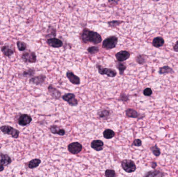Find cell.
Segmentation results:
<instances>
[{
  "instance_id": "cell-1",
  "label": "cell",
  "mask_w": 178,
  "mask_h": 177,
  "mask_svg": "<svg viewBox=\"0 0 178 177\" xmlns=\"http://www.w3.org/2000/svg\"><path fill=\"white\" fill-rule=\"evenodd\" d=\"M81 39L85 43H91L98 44L102 42V36L96 32L91 31L88 28H84L80 33Z\"/></svg>"
},
{
  "instance_id": "cell-2",
  "label": "cell",
  "mask_w": 178,
  "mask_h": 177,
  "mask_svg": "<svg viewBox=\"0 0 178 177\" xmlns=\"http://www.w3.org/2000/svg\"><path fill=\"white\" fill-rule=\"evenodd\" d=\"M118 41V38L116 36H110L104 40L102 44V47L106 50H112L116 47Z\"/></svg>"
},
{
  "instance_id": "cell-3",
  "label": "cell",
  "mask_w": 178,
  "mask_h": 177,
  "mask_svg": "<svg viewBox=\"0 0 178 177\" xmlns=\"http://www.w3.org/2000/svg\"><path fill=\"white\" fill-rule=\"evenodd\" d=\"M0 130L5 135H11L12 138L17 139L19 136L20 131L9 125H3L0 127Z\"/></svg>"
},
{
  "instance_id": "cell-4",
  "label": "cell",
  "mask_w": 178,
  "mask_h": 177,
  "mask_svg": "<svg viewBox=\"0 0 178 177\" xmlns=\"http://www.w3.org/2000/svg\"><path fill=\"white\" fill-rule=\"evenodd\" d=\"M122 167L126 172L132 173L136 170L137 166L133 160L125 159L122 162Z\"/></svg>"
},
{
  "instance_id": "cell-5",
  "label": "cell",
  "mask_w": 178,
  "mask_h": 177,
  "mask_svg": "<svg viewBox=\"0 0 178 177\" xmlns=\"http://www.w3.org/2000/svg\"><path fill=\"white\" fill-rule=\"evenodd\" d=\"M21 58L25 63H35L37 61V56L35 52L28 51L25 52L21 56Z\"/></svg>"
},
{
  "instance_id": "cell-6",
  "label": "cell",
  "mask_w": 178,
  "mask_h": 177,
  "mask_svg": "<svg viewBox=\"0 0 178 177\" xmlns=\"http://www.w3.org/2000/svg\"><path fill=\"white\" fill-rule=\"evenodd\" d=\"M96 67L98 69V73L101 75H106L110 77H114L117 75L116 71L110 68H104L100 65H96Z\"/></svg>"
},
{
  "instance_id": "cell-7",
  "label": "cell",
  "mask_w": 178,
  "mask_h": 177,
  "mask_svg": "<svg viewBox=\"0 0 178 177\" xmlns=\"http://www.w3.org/2000/svg\"><path fill=\"white\" fill-rule=\"evenodd\" d=\"M12 162L11 157L6 154H0V172L4 170L5 166L11 164Z\"/></svg>"
},
{
  "instance_id": "cell-8",
  "label": "cell",
  "mask_w": 178,
  "mask_h": 177,
  "mask_svg": "<svg viewBox=\"0 0 178 177\" xmlns=\"http://www.w3.org/2000/svg\"><path fill=\"white\" fill-rule=\"evenodd\" d=\"M69 152L72 154H77L82 150V145L79 142H72L68 145Z\"/></svg>"
},
{
  "instance_id": "cell-9",
  "label": "cell",
  "mask_w": 178,
  "mask_h": 177,
  "mask_svg": "<svg viewBox=\"0 0 178 177\" xmlns=\"http://www.w3.org/2000/svg\"><path fill=\"white\" fill-rule=\"evenodd\" d=\"M62 99L68 103L70 106H77L78 104V100L76 98V96L74 94L67 93L62 96Z\"/></svg>"
},
{
  "instance_id": "cell-10",
  "label": "cell",
  "mask_w": 178,
  "mask_h": 177,
  "mask_svg": "<svg viewBox=\"0 0 178 177\" xmlns=\"http://www.w3.org/2000/svg\"><path fill=\"white\" fill-rule=\"evenodd\" d=\"M33 120L31 116L27 114H21L18 119V123L20 126H25L31 122Z\"/></svg>"
},
{
  "instance_id": "cell-11",
  "label": "cell",
  "mask_w": 178,
  "mask_h": 177,
  "mask_svg": "<svg viewBox=\"0 0 178 177\" xmlns=\"http://www.w3.org/2000/svg\"><path fill=\"white\" fill-rule=\"evenodd\" d=\"M46 76L44 74H41L36 77H32L29 80V82L36 85H42L44 83Z\"/></svg>"
},
{
  "instance_id": "cell-12",
  "label": "cell",
  "mask_w": 178,
  "mask_h": 177,
  "mask_svg": "<svg viewBox=\"0 0 178 177\" xmlns=\"http://www.w3.org/2000/svg\"><path fill=\"white\" fill-rule=\"evenodd\" d=\"M130 53L126 50H122L116 54V58L118 61L122 62L129 58Z\"/></svg>"
},
{
  "instance_id": "cell-13",
  "label": "cell",
  "mask_w": 178,
  "mask_h": 177,
  "mask_svg": "<svg viewBox=\"0 0 178 177\" xmlns=\"http://www.w3.org/2000/svg\"><path fill=\"white\" fill-rule=\"evenodd\" d=\"M47 43L50 46L54 48H59L62 47L63 45L60 40L55 38H48L47 40Z\"/></svg>"
},
{
  "instance_id": "cell-14",
  "label": "cell",
  "mask_w": 178,
  "mask_h": 177,
  "mask_svg": "<svg viewBox=\"0 0 178 177\" xmlns=\"http://www.w3.org/2000/svg\"><path fill=\"white\" fill-rule=\"evenodd\" d=\"M66 77L68 79L69 81L74 85H79L80 84V79L79 77L76 75L74 72L71 71H67L66 73Z\"/></svg>"
},
{
  "instance_id": "cell-15",
  "label": "cell",
  "mask_w": 178,
  "mask_h": 177,
  "mask_svg": "<svg viewBox=\"0 0 178 177\" xmlns=\"http://www.w3.org/2000/svg\"><path fill=\"white\" fill-rule=\"evenodd\" d=\"M48 91L50 96L54 99H58L61 96L60 92L52 85H50L48 87Z\"/></svg>"
},
{
  "instance_id": "cell-16",
  "label": "cell",
  "mask_w": 178,
  "mask_h": 177,
  "mask_svg": "<svg viewBox=\"0 0 178 177\" xmlns=\"http://www.w3.org/2000/svg\"><path fill=\"white\" fill-rule=\"evenodd\" d=\"M104 142L100 140H93L91 143V148L96 151H101L103 149Z\"/></svg>"
},
{
  "instance_id": "cell-17",
  "label": "cell",
  "mask_w": 178,
  "mask_h": 177,
  "mask_svg": "<svg viewBox=\"0 0 178 177\" xmlns=\"http://www.w3.org/2000/svg\"><path fill=\"white\" fill-rule=\"evenodd\" d=\"M50 131L52 133L56 134L59 136H64L65 134V130L56 125L50 126Z\"/></svg>"
},
{
  "instance_id": "cell-18",
  "label": "cell",
  "mask_w": 178,
  "mask_h": 177,
  "mask_svg": "<svg viewBox=\"0 0 178 177\" xmlns=\"http://www.w3.org/2000/svg\"><path fill=\"white\" fill-rule=\"evenodd\" d=\"M1 51L3 55L7 57H11L14 53V50L9 45L3 46L1 47Z\"/></svg>"
},
{
  "instance_id": "cell-19",
  "label": "cell",
  "mask_w": 178,
  "mask_h": 177,
  "mask_svg": "<svg viewBox=\"0 0 178 177\" xmlns=\"http://www.w3.org/2000/svg\"><path fill=\"white\" fill-rule=\"evenodd\" d=\"M164 40L163 38L158 36L156 37L155 38H154L153 42H152V44L156 48H159V47H161L162 46H163L164 44Z\"/></svg>"
},
{
  "instance_id": "cell-20",
  "label": "cell",
  "mask_w": 178,
  "mask_h": 177,
  "mask_svg": "<svg viewBox=\"0 0 178 177\" xmlns=\"http://www.w3.org/2000/svg\"><path fill=\"white\" fill-rule=\"evenodd\" d=\"M145 177H163L165 174L162 171L157 170H154L153 171H150L147 172L145 175Z\"/></svg>"
},
{
  "instance_id": "cell-21",
  "label": "cell",
  "mask_w": 178,
  "mask_h": 177,
  "mask_svg": "<svg viewBox=\"0 0 178 177\" xmlns=\"http://www.w3.org/2000/svg\"><path fill=\"white\" fill-rule=\"evenodd\" d=\"M126 114L129 118H138L139 116L138 112L132 109H128L126 111Z\"/></svg>"
},
{
  "instance_id": "cell-22",
  "label": "cell",
  "mask_w": 178,
  "mask_h": 177,
  "mask_svg": "<svg viewBox=\"0 0 178 177\" xmlns=\"http://www.w3.org/2000/svg\"><path fill=\"white\" fill-rule=\"evenodd\" d=\"M41 159H32L28 162V167L30 169H34V168L38 167L39 165L41 164Z\"/></svg>"
},
{
  "instance_id": "cell-23",
  "label": "cell",
  "mask_w": 178,
  "mask_h": 177,
  "mask_svg": "<svg viewBox=\"0 0 178 177\" xmlns=\"http://www.w3.org/2000/svg\"><path fill=\"white\" fill-rule=\"evenodd\" d=\"M173 72L174 71L172 68L169 67V66L167 65L159 68L158 71V73L160 74H169Z\"/></svg>"
},
{
  "instance_id": "cell-24",
  "label": "cell",
  "mask_w": 178,
  "mask_h": 177,
  "mask_svg": "<svg viewBox=\"0 0 178 177\" xmlns=\"http://www.w3.org/2000/svg\"><path fill=\"white\" fill-rule=\"evenodd\" d=\"M35 74V70L34 68H29L23 72L22 75L25 77H32Z\"/></svg>"
},
{
  "instance_id": "cell-25",
  "label": "cell",
  "mask_w": 178,
  "mask_h": 177,
  "mask_svg": "<svg viewBox=\"0 0 178 177\" xmlns=\"http://www.w3.org/2000/svg\"><path fill=\"white\" fill-rule=\"evenodd\" d=\"M115 132L113 130L110 129H107L105 130L103 132V136L105 139H112L115 136Z\"/></svg>"
},
{
  "instance_id": "cell-26",
  "label": "cell",
  "mask_w": 178,
  "mask_h": 177,
  "mask_svg": "<svg viewBox=\"0 0 178 177\" xmlns=\"http://www.w3.org/2000/svg\"><path fill=\"white\" fill-rule=\"evenodd\" d=\"M98 115L101 118L103 119H107L110 115V111L107 110H102L98 111Z\"/></svg>"
},
{
  "instance_id": "cell-27",
  "label": "cell",
  "mask_w": 178,
  "mask_h": 177,
  "mask_svg": "<svg viewBox=\"0 0 178 177\" xmlns=\"http://www.w3.org/2000/svg\"><path fill=\"white\" fill-rule=\"evenodd\" d=\"M116 68H117L119 71V73L120 75H122L124 73L127 67L125 65V64H124L123 63L118 61L116 63Z\"/></svg>"
},
{
  "instance_id": "cell-28",
  "label": "cell",
  "mask_w": 178,
  "mask_h": 177,
  "mask_svg": "<svg viewBox=\"0 0 178 177\" xmlns=\"http://www.w3.org/2000/svg\"><path fill=\"white\" fill-rule=\"evenodd\" d=\"M17 46L18 48V50L20 52H23L26 50L27 48V44L24 42L18 41L17 42Z\"/></svg>"
},
{
  "instance_id": "cell-29",
  "label": "cell",
  "mask_w": 178,
  "mask_h": 177,
  "mask_svg": "<svg viewBox=\"0 0 178 177\" xmlns=\"http://www.w3.org/2000/svg\"><path fill=\"white\" fill-rule=\"evenodd\" d=\"M135 60L136 61L139 65H143L146 61V56L144 55H140L137 56Z\"/></svg>"
},
{
  "instance_id": "cell-30",
  "label": "cell",
  "mask_w": 178,
  "mask_h": 177,
  "mask_svg": "<svg viewBox=\"0 0 178 177\" xmlns=\"http://www.w3.org/2000/svg\"><path fill=\"white\" fill-rule=\"evenodd\" d=\"M151 151L153 154L154 155L155 157H158L161 154L160 150L158 148L157 145H155L154 146H153L151 148Z\"/></svg>"
},
{
  "instance_id": "cell-31",
  "label": "cell",
  "mask_w": 178,
  "mask_h": 177,
  "mask_svg": "<svg viewBox=\"0 0 178 177\" xmlns=\"http://www.w3.org/2000/svg\"><path fill=\"white\" fill-rule=\"evenodd\" d=\"M56 31L53 27H49L48 29L47 36L48 37H51V38H54L56 35Z\"/></svg>"
},
{
  "instance_id": "cell-32",
  "label": "cell",
  "mask_w": 178,
  "mask_h": 177,
  "mask_svg": "<svg viewBox=\"0 0 178 177\" xmlns=\"http://www.w3.org/2000/svg\"><path fill=\"white\" fill-rule=\"evenodd\" d=\"M123 22H124L123 21L113 20L109 21L108 22V24L109 25V27H112V28H116Z\"/></svg>"
},
{
  "instance_id": "cell-33",
  "label": "cell",
  "mask_w": 178,
  "mask_h": 177,
  "mask_svg": "<svg viewBox=\"0 0 178 177\" xmlns=\"http://www.w3.org/2000/svg\"><path fill=\"white\" fill-rule=\"evenodd\" d=\"M105 176L106 177H114L116 176V172L112 169H107L105 172Z\"/></svg>"
},
{
  "instance_id": "cell-34",
  "label": "cell",
  "mask_w": 178,
  "mask_h": 177,
  "mask_svg": "<svg viewBox=\"0 0 178 177\" xmlns=\"http://www.w3.org/2000/svg\"><path fill=\"white\" fill-rule=\"evenodd\" d=\"M87 50L89 53H91V54H95V53H97L99 51V48L97 46H93L89 47Z\"/></svg>"
},
{
  "instance_id": "cell-35",
  "label": "cell",
  "mask_w": 178,
  "mask_h": 177,
  "mask_svg": "<svg viewBox=\"0 0 178 177\" xmlns=\"http://www.w3.org/2000/svg\"><path fill=\"white\" fill-rule=\"evenodd\" d=\"M153 94V91L151 88H146L143 91V94L145 96H150Z\"/></svg>"
},
{
  "instance_id": "cell-36",
  "label": "cell",
  "mask_w": 178,
  "mask_h": 177,
  "mask_svg": "<svg viewBox=\"0 0 178 177\" xmlns=\"http://www.w3.org/2000/svg\"><path fill=\"white\" fill-rule=\"evenodd\" d=\"M142 141L139 139H135L132 145L135 147H140L142 145Z\"/></svg>"
},
{
  "instance_id": "cell-37",
  "label": "cell",
  "mask_w": 178,
  "mask_h": 177,
  "mask_svg": "<svg viewBox=\"0 0 178 177\" xmlns=\"http://www.w3.org/2000/svg\"><path fill=\"white\" fill-rule=\"evenodd\" d=\"M120 98L121 100L122 101H124V102H126V101H127L129 100L128 96L125 95L124 94H121Z\"/></svg>"
},
{
  "instance_id": "cell-38",
  "label": "cell",
  "mask_w": 178,
  "mask_h": 177,
  "mask_svg": "<svg viewBox=\"0 0 178 177\" xmlns=\"http://www.w3.org/2000/svg\"><path fill=\"white\" fill-rule=\"evenodd\" d=\"M119 1V0H108V3L113 6H115L116 5H117L118 4Z\"/></svg>"
},
{
  "instance_id": "cell-39",
  "label": "cell",
  "mask_w": 178,
  "mask_h": 177,
  "mask_svg": "<svg viewBox=\"0 0 178 177\" xmlns=\"http://www.w3.org/2000/svg\"><path fill=\"white\" fill-rule=\"evenodd\" d=\"M173 50L177 52H178V41L177 42L176 44L175 45V46H173Z\"/></svg>"
},
{
  "instance_id": "cell-40",
  "label": "cell",
  "mask_w": 178,
  "mask_h": 177,
  "mask_svg": "<svg viewBox=\"0 0 178 177\" xmlns=\"http://www.w3.org/2000/svg\"><path fill=\"white\" fill-rule=\"evenodd\" d=\"M151 168L153 169H155V168L157 167V163L155 162H153L151 164Z\"/></svg>"
},
{
  "instance_id": "cell-41",
  "label": "cell",
  "mask_w": 178,
  "mask_h": 177,
  "mask_svg": "<svg viewBox=\"0 0 178 177\" xmlns=\"http://www.w3.org/2000/svg\"><path fill=\"white\" fill-rule=\"evenodd\" d=\"M154 1H159V0H154Z\"/></svg>"
},
{
  "instance_id": "cell-42",
  "label": "cell",
  "mask_w": 178,
  "mask_h": 177,
  "mask_svg": "<svg viewBox=\"0 0 178 177\" xmlns=\"http://www.w3.org/2000/svg\"><path fill=\"white\" fill-rule=\"evenodd\" d=\"M0 73H1V71H0Z\"/></svg>"
}]
</instances>
